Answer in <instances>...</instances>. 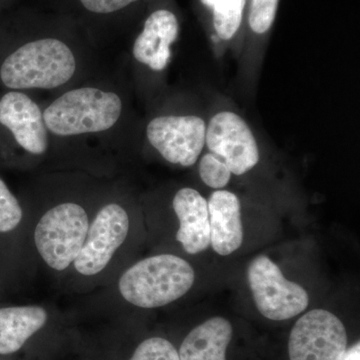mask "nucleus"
I'll return each mask as SVG.
<instances>
[{"mask_svg":"<svg viewBox=\"0 0 360 360\" xmlns=\"http://www.w3.org/2000/svg\"><path fill=\"white\" fill-rule=\"evenodd\" d=\"M47 319L46 310L37 305L0 307V355L20 352L44 328Z\"/></svg>","mask_w":360,"mask_h":360,"instance_id":"4468645a","label":"nucleus"},{"mask_svg":"<svg viewBox=\"0 0 360 360\" xmlns=\"http://www.w3.org/2000/svg\"><path fill=\"white\" fill-rule=\"evenodd\" d=\"M231 172L224 160L212 153L202 156L200 162V179L206 186L214 189H221L229 184Z\"/></svg>","mask_w":360,"mask_h":360,"instance_id":"f3484780","label":"nucleus"},{"mask_svg":"<svg viewBox=\"0 0 360 360\" xmlns=\"http://www.w3.org/2000/svg\"><path fill=\"white\" fill-rule=\"evenodd\" d=\"M279 0H251L248 22L257 34L269 32L276 20Z\"/></svg>","mask_w":360,"mask_h":360,"instance_id":"6ab92c4d","label":"nucleus"},{"mask_svg":"<svg viewBox=\"0 0 360 360\" xmlns=\"http://www.w3.org/2000/svg\"><path fill=\"white\" fill-rule=\"evenodd\" d=\"M207 205L212 248L224 257L231 255L240 248L243 241L238 198L231 191L219 189L210 195Z\"/></svg>","mask_w":360,"mask_h":360,"instance_id":"ddd939ff","label":"nucleus"},{"mask_svg":"<svg viewBox=\"0 0 360 360\" xmlns=\"http://www.w3.org/2000/svg\"><path fill=\"white\" fill-rule=\"evenodd\" d=\"M195 281L191 265L176 255L144 258L123 272L118 281L122 297L142 309L165 307L182 297Z\"/></svg>","mask_w":360,"mask_h":360,"instance_id":"20e7f679","label":"nucleus"},{"mask_svg":"<svg viewBox=\"0 0 360 360\" xmlns=\"http://www.w3.org/2000/svg\"><path fill=\"white\" fill-rule=\"evenodd\" d=\"M206 124L196 115H161L149 120L146 136L151 148L172 165L188 167L205 146Z\"/></svg>","mask_w":360,"mask_h":360,"instance_id":"0eeeda50","label":"nucleus"},{"mask_svg":"<svg viewBox=\"0 0 360 360\" xmlns=\"http://www.w3.org/2000/svg\"><path fill=\"white\" fill-rule=\"evenodd\" d=\"M89 229L86 210L75 201H63L42 215L34 231V243L45 264L56 271L73 264Z\"/></svg>","mask_w":360,"mask_h":360,"instance_id":"39448f33","label":"nucleus"},{"mask_svg":"<svg viewBox=\"0 0 360 360\" xmlns=\"http://www.w3.org/2000/svg\"><path fill=\"white\" fill-rule=\"evenodd\" d=\"M179 220L176 239L189 255H198L210 245V213L207 201L198 191L189 187L179 189L172 200Z\"/></svg>","mask_w":360,"mask_h":360,"instance_id":"f8f14e48","label":"nucleus"},{"mask_svg":"<svg viewBox=\"0 0 360 360\" xmlns=\"http://www.w3.org/2000/svg\"><path fill=\"white\" fill-rule=\"evenodd\" d=\"M94 53L56 37L0 34V89L58 94L96 75Z\"/></svg>","mask_w":360,"mask_h":360,"instance_id":"f03ea898","label":"nucleus"},{"mask_svg":"<svg viewBox=\"0 0 360 360\" xmlns=\"http://www.w3.org/2000/svg\"><path fill=\"white\" fill-rule=\"evenodd\" d=\"M338 360H360V343L357 342L354 347L347 349Z\"/></svg>","mask_w":360,"mask_h":360,"instance_id":"412c9836","label":"nucleus"},{"mask_svg":"<svg viewBox=\"0 0 360 360\" xmlns=\"http://www.w3.org/2000/svg\"><path fill=\"white\" fill-rule=\"evenodd\" d=\"M129 224V213L122 205L112 201L103 205L89 225L84 245L73 262L78 274H101L127 239Z\"/></svg>","mask_w":360,"mask_h":360,"instance_id":"6e6552de","label":"nucleus"},{"mask_svg":"<svg viewBox=\"0 0 360 360\" xmlns=\"http://www.w3.org/2000/svg\"><path fill=\"white\" fill-rule=\"evenodd\" d=\"M253 300L258 311L271 321H286L309 307L307 291L288 281L269 257L260 255L252 260L248 271Z\"/></svg>","mask_w":360,"mask_h":360,"instance_id":"423d86ee","label":"nucleus"},{"mask_svg":"<svg viewBox=\"0 0 360 360\" xmlns=\"http://www.w3.org/2000/svg\"><path fill=\"white\" fill-rule=\"evenodd\" d=\"M232 338L231 322L213 317L189 333L179 352L180 360H226Z\"/></svg>","mask_w":360,"mask_h":360,"instance_id":"2eb2a0df","label":"nucleus"},{"mask_svg":"<svg viewBox=\"0 0 360 360\" xmlns=\"http://www.w3.org/2000/svg\"><path fill=\"white\" fill-rule=\"evenodd\" d=\"M179 34V20L172 11L165 8L153 11L132 44V60L151 72H163L169 65L172 46Z\"/></svg>","mask_w":360,"mask_h":360,"instance_id":"9b49d317","label":"nucleus"},{"mask_svg":"<svg viewBox=\"0 0 360 360\" xmlns=\"http://www.w3.org/2000/svg\"><path fill=\"white\" fill-rule=\"evenodd\" d=\"M205 144L210 153L224 161L232 174H245L259 161V149L250 127L231 111H222L210 120Z\"/></svg>","mask_w":360,"mask_h":360,"instance_id":"9d476101","label":"nucleus"},{"mask_svg":"<svg viewBox=\"0 0 360 360\" xmlns=\"http://www.w3.org/2000/svg\"><path fill=\"white\" fill-rule=\"evenodd\" d=\"M347 349V335L338 316L328 310H310L290 333V360H338Z\"/></svg>","mask_w":360,"mask_h":360,"instance_id":"1a4fd4ad","label":"nucleus"},{"mask_svg":"<svg viewBox=\"0 0 360 360\" xmlns=\"http://www.w3.org/2000/svg\"><path fill=\"white\" fill-rule=\"evenodd\" d=\"M212 13L213 26L219 39H231L243 22L246 0H200Z\"/></svg>","mask_w":360,"mask_h":360,"instance_id":"dca6fc26","label":"nucleus"},{"mask_svg":"<svg viewBox=\"0 0 360 360\" xmlns=\"http://www.w3.org/2000/svg\"><path fill=\"white\" fill-rule=\"evenodd\" d=\"M82 8L96 15H111L120 13L139 0H78Z\"/></svg>","mask_w":360,"mask_h":360,"instance_id":"aec40b11","label":"nucleus"},{"mask_svg":"<svg viewBox=\"0 0 360 360\" xmlns=\"http://www.w3.org/2000/svg\"><path fill=\"white\" fill-rule=\"evenodd\" d=\"M129 360H180L172 342L162 338H151L141 342Z\"/></svg>","mask_w":360,"mask_h":360,"instance_id":"a211bd4d","label":"nucleus"},{"mask_svg":"<svg viewBox=\"0 0 360 360\" xmlns=\"http://www.w3.org/2000/svg\"><path fill=\"white\" fill-rule=\"evenodd\" d=\"M52 149L42 104L28 92L4 90L0 94V167L41 160Z\"/></svg>","mask_w":360,"mask_h":360,"instance_id":"7ed1b4c3","label":"nucleus"},{"mask_svg":"<svg viewBox=\"0 0 360 360\" xmlns=\"http://www.w3.org/2000/svg\"><path fill=\"white\" fill-rule=\"evenodd\" d=\"M127 113V99L116 77L98 72L42 104L53 148L115 143Z\"/></svg>","mask_w":360,"mask_h":360,"instance_id":"f257e3e1","label":"nucleus"}]
</instances>
